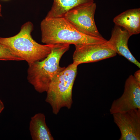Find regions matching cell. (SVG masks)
<instances>
[{
	"instance_id": "cell-1",
	"label": "cell",
	"mask_w": 140,
	"mask_h": 140,
	"mask_svg": "<svg viewBox=\"0 0 140 140\" xmlns=\"http://www.w3.org/2000/svg\"><path fill=\"white\" fill-rule=\"evenodd\" d=\"M41 42L46 44L74 45L101 43L107 40L93 37L76 30L64 17L45 18L40 24Z\"/></svg>"
},
{
	"instance_id": "cell-2",
	"label": "cell",
	"mask_w": 140,
	"mask_h": 140,
	"mask_svg": "<svg viewBox=\"0 0 140 140\" xmlns=\"http://www.w3.org/2000/svg\"><path fill=\"white\" fill-rule=\"evenodd\" d=\"M33 29L32 23L28 22L22 26L19 32L15 35L9 37H0V44L26 61L29 65L44 59L57 45L38 43L31 36Z\"/></svg>"
},
{
	"instance_id": "cell-3",
	"label": "cell",
	"mask_w": 140,
	"mask_h": 140,
	"mask_svg": "<svg viewBox=\"0 0 140 140\" xmlns=\"http://www.w3.org/2000/svg\"><path fill=\"white\" fill-rule=\"evenodd\" d=\"M69 45L57 44L44 59L29 65L27 79L37 92H46L52 81L65 69L60 66L59 62L62 55L69 50Z\"/></svg>"
},
{
	"instance_id": "cell-4",
	"label": "cell",
	"mask_w": 140,
	"mask_h": 140,
	"mask_svg": "<svg viewBox=\"0 0 140 140\" xmlns=\"http://www.w3.org/2000/svg\"><path fill=\"white\" fill-rule=\"evenodd\" d=\"M78 66L73 62L69 65L49 86L45 101L50 105L55 114H57L63 107L70 109L72 106V89Z\"/></svg>"
},
{
	"instance_id": "cell-5",
	"label": "cell",
	"mask_w": 140,
	"mask_h": 140,
	"mask_svg": "<svg viewBox=\"0 0 140 140\" xmlns=\"http://www.w3.org/2000/svg\"><path fill=\"white\" fill-rule=\"evenodd\" d=\"M96 8V4L94 2L82 4L69 10L64 17L80 32L91 36L102 38L94 20Z\"/></svg>"
},
{
	"instance_id": "cell-6",
	"label": "cell",
	"mask_w": 140,
	"mask_h": 140,
	"mask_svg": "<svg viewBox=\"0 0 140 140\" xmlns=\"http://www.w3.org/2000/svg\"><path fill=\"white\" fill-rule=\"evenodd\" d=\"M107 41L101 43L75 45V50L73 55V62L78 65L116 56V53Z\"/></svg>"
},
{
	"instance_id": "cell-7",
	"label": "cell",
	"mask_w": 140,
	"mask_h": 140,
	"mask_svg": "<svg viewBox=\"0 0 140 140\" xmlns=\"http://www.w3.org/2000/svg\"><path fill=\"white\" fill-rule=\"evenodd\" d=\"M140 109V85L134 75H130L125 83L123 93L114 100L110 109V113H123Z\"/></svg>"
},
{
	"instance_id": "cell-8",
	"label": "cell",
	"mask_w": 140,
	"mask_h": 140,
	"mask_svg": "<svg viewBox=\"0 0 140 140\" xmlns=\"http://www.w3.org/2000/svg\"><path fill=\"white\" fill-rule=\"evenodd\" d=\"M112 115L121 132L119 140H140V109Z\"/></svg>"
},
{
	"instance_id": "cell-9",
	"label": "cell",
	"mask_w": 140,
	"mask_h": 140,
	"mask_svg": "<svg viewBox=\"0 0 140 140\" xmlns=\"http://www.w3.org/2000/svg\"><path fill=\"white\" fill-rule=\"evenodd\" d=\"M131 36L127 31L115 25L111 37L107 42L116 53L123 56L140 68V63L133 56L128 47V41Z\"/></svg>"
},
{
	"instance_id": "cell-10",
	"label": "cell",
	"mask_w": 140,
	"mask_h": 140,
	"mask_svg": "<svg viewBox=\"0 0 140 140\" xmlns=\"http://www.w3.org/2000/svg\"><path fill=\"white\" fill-rule=\"evenodd\" d=\"M115 25L124 28L131 36L140 33V9L128 10L113 19Z\"/></svg>"
},
{
	"instance_id": "cell-11",
	"label": "cell",
	"mask_w": 140,
	"mask_h": 140,
	"mask_svg": "<svg viewBox=\"0 0 140 140\" xmlns=\"http://www.w3.org/2000/svg\"><path fill=\"white\" fill-rule=\"evenodd\" d=\"M29 130L33 140L54 139L46 124L45 116L43 114H36L31 118Z\"/></svg>"
},
{
	"instance_id": "cell-12",
	"label": "cell",
	"mask_w": 140,
	"mask_h": 140,
	"mask_svg": "<svg viewBox=\"0 0 140 140\" xmlns=\"http://www.w3.org/2000/svg\"><path fill=\"white\" fill-rule=\"evenodd\" d=\"M93 2L94 0H53L51 8L45 18L64 17L68 11L73 8Z\"/></svg>"
},
{
	"instance_id": "cell-13",
	"label": "cell",
	"mask_w": 140,
	"mask_h": 140,
	"mask_svg": "<svg viewBox=\"0 0 140 140\" xmlns=\"http://www.w3.org/2000/svg\"><path fill=\"white\" fill-rule=\"evenodd\" d=\"M23 60L22 59L15 55L0 44V60L19 61Z\"/></svg>"
},
{
	"instance_id": "cell-14",
	"label": "cell",
	"mask_w": 140,
	"mask_h": 140,
	"mask_svg": "<svg viewBox=\"0 0 140 140\" xmlns=\"http://www.w3.org/2000/svg\"><path fill=\"white\" fill-rule=\"evenodd\" d=\"M134 76L138 83L140 85V70H138L136 71L134 75Z\"/></svg>"
},
{
	"instance_id": "cell-15",
	"label": "cell",
	"mask_w": 140,
	"mask_h": 140,
	"mask_svg": "<svg viewBox=\"0 0 140 140\" xmlns=\"http://www.w3.org/2000/svg\"><path fill=\"white\" fill-rule=\"evenodd\" d=\"M4 108V104L1 100L0 99V113L3 110Z\"/></svg>"
},
{
	"instance_id": "cell-16",
	"label": "cell",
	"mask_w": 140,
	"mask_h": 140,
	"mask_svg": "<svg viewBox=\"0 0 140 140\" xmlns=\"http://www.w3.org/2000/svg\"><path fill=\"white\" fill-rule=\"evenodd\" d=\"M1 9H2V6L1 4H0V17H2V15L1 14Z\"/></svg>"
}]
</instances>
